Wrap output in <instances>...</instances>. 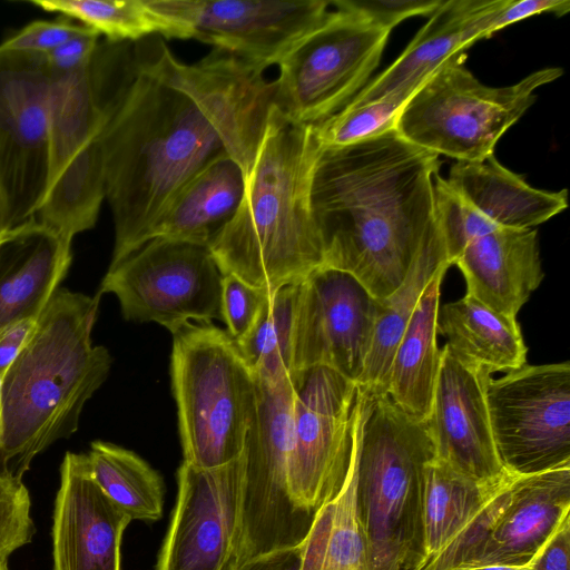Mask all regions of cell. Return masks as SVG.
Segmentation results:
<instances>
[{
	"label": "cell",
	"mask_w": 570,
	"mask_h": 570,
	"mask_svg": "<svg viewBox=\"0 0 570 570\" xmlns=\"http://www.w3.org/2000/svg\"><path fill=\"white\" fill-rule=\"evenodd\" d=\"M124 83L98 140L115 226L110 266L153 238L181 187L228 154L246 175L271 109L273 81L214 49L178 60L159 36L132 42Z\"/></svg>",
	"instance_id": "1"
},
{
	"label": "cell",
	"mask_w": 570,
	"mask_h": 570,
	"mask_svg": "<svg viewBox=\"0 0 570 570\" xmlns=\"http://www.w3.org/2000/svg\"><path fill=\"white\" fill-rule=\"evenodd\" d=\"M440 166L436 154L395 129L321 146L311 209L323 266L351 274L377 301L394 292L420 252L443 239L434 199Z\"/></svg>",
	"instance_id": "2"
},
{
	"label": "cell",
	"mask_w": 570,
	"mask_h": 570,
	"mask_svg": "<svg viewBox=\"0 0 570 570\" xmlns=\"http://www.w3.org/2000/svg\"><path fill=\"white\" fill-rule=\"evenodd\" d=\"M320 148L315 126L273 106L238 208L208 246L223 275L274 293L324 265L311 209Z\"/></svg>",
	"instance_id": "3"
},
{
	"label": "cell",
	"mask_w": 570,
	"mask_h": 570,
	"mask_svg": "<svg viewBox=\"0 0 570 570\" xmlns=\"http://www.w3.org/2000/svg\"><path fill=\"white\" fill-rule=\"evenodd\" d=\"M100 297L57 289L2 377L1 474L22 480L36 455L71 436L106 381L112 357L91 342Z\"/></svg>",
	"instance_id": "4"
},
{
	"label": "cell",
	"mask_w": 570,
	"mask_h": 570,
	"mask_svg": "<svg viewBox=\"0 0 570 570\" xmlns=\"http://www.w3.org/2000/svg\"><path fill=\"white\" fill-rule=\"evenodd\" d=\"M364 392L356 492L367 570H422L423 469L433 444L386 393Z\"/></svg>",
	"instance_id": "5"
},
{
	"label": "cell",
	"mask_w": 570,
	"mask_h": 570,
	"mask_svg": "<svg viewBox=\"0 0 570 570\" xmlns=\"http://www.w3.org/2000/svg\"><path fill=\"white\" fill-rule=\"evenodd\" d=\"M171 334L184 461L202 469L227 464L242 455L255 416V376L235 341L213 322H190Z\"/></svg>",
	"instance_id": "6"
},
{
	"label": "cell",
	"mask_w": 570,
	"mask_h": 570,
	"mask_svg": "<svg viewBox=\"0 0 570 570\" xmlns=\"http://www.w3.org/2000/svg\"><path fill=\"white\" fill-rule=\"evenodd\" d=\"M465 52L444 62L403 107L397 134L409 142L458 161L493 155L501 136L535 101V89L558 79V67L534 71L518 83L489 87L465 67Z\"/></svg>",
	"instance_id": "7"
},
{
	"label": "cell",
	"mask_w": 570,
	"mask_h": 570,
	"mask_svg": "<svg viewBox=\"0 0 570 570\" xmlns=\"http://www.w3.org/2000/svg\"><path fill=\"white\" fill-rule=\"evenodd\" d=\"M390 33L355 12L328 11L278 62L275 107L302 125L335 115L367 85Z\"/></svg>",
	"instance_id": "8"
},
{
	"label": "cell",
	"mask_w": 570,
	"mask_h": 570,
	"mask_svg": "<svg viewBox=\"0 0 570 570\" xmlns=\"http://www.w3.org/2000/svg\"><path fill=\"white\" fill-rule=\"evenodd\" d=\"M292 377L288 488L298 510L314 519L345 481L365 393L356 382L325 366Z\"/></svg>",
	"instance_id": "9"
},
{
	"label": "cell",
	"mask_w": 570,
	"mask_h": 570,
	"mask_svg": "<svg viewBox=\"0 0 570 570\" xmlns=\"http://www.w3.org/2000/svg\"><path fill=\"white\" fill-rule=\"evenodd\" d=\"M256 380L257 405L243 449L242 550L239 564L299 546L313 522L288 488L294 380Z\"/></svg>",
	"instance_id": "10"
},
{
	"label": "cell",
	"mask_w": 570,
	"mask_h": 570,
	"mask_svg": "<svg viewBox=\"0 0 570 570\" xmlns=\"http://www.w3.org/2000/svg\"><path fill=\"white\" fill-rule=\"evenodd\" d=\"M220 272L207 246L154 238L109 267L99 293H112L124 318L155 322L170 333L223 321Z\"/></svg>",
	"instance_id": "11"
},
{
	"label": "cell",
	"mask_w": 570,
	"mask_h": 570,
	"mask_svg": "<svg viewBox=\"0 0 570 570\" xmlns=\"http://www.w3.org/2000/svg\"><path fill=\"white\" fill-rule=\"evenodd\" d=\"M498 456L513 475L570 464V364L523 365L483 377Z\"/></svg>",
	"instance_id": "12"
},
{
	"label": "cell",
	"mask_w": 570,
	"mask_h": 570,
	"mask_svg": "<svg viewBox=\"0 0 570 570\" xmlns=\"http://www.w3.org/2000/svg\"><path fill=\"white\" fill-rule=\"evenodd\" d=\"M49 86L43 55L0 50V190L9 228L36 218L49 187Z\"/></svg>",
	"instance_id": "13"
},
{
	"label": "cell",
	"mask_w": 570,
	"mask_h": 570,
	"mask_svg": "<svg viewBox=\"0 0 570 570\" xmlns=\"http://www.w3.org/2000/svg\"><path fill=\"white\" fill-rule=\"evenodd\" d=\"M243 456L212 469L185 461L156 570H237L242 550Z\"/></svg>",
	"instance_id": "14"
},
{
	"label": "cell",
	"mask_w": 570,
	"mask_h": 570,
	"mask_svg": "<svg viewBox=\"0 0 570 570\" xmlns=\"http://www.w3.org/2000/svg\"><path fill=\"white\" fill-rule=\"evenodd\" d=\"M196 39L265 70L327 16L325 0H149Z\"/></svg>",
	"instance_id": "15"
},
{
	"label": "cell",
	"mask_w": 570,
	"mask_h": 570,
	"mask_svg": "<svg viewBox=\"0 0 570 570\" xmlns=\"http://www.w3.org/2000/svg\"><path fill=\"white\" fill-rule=\"evenodd\" d=\"M377 299L351 274L322 266L298 284L292 376L325 366L358 383L371 348Z\"/></svg>",
	"instance_id": "16"
},
{
	"label": "cell",
	"mask_w": 570,
	"mask_h": 570,
	"mask_svg": "<svg viewBox=\"0 0 570 570\" xmlns=\"http://www.w3.org/2000/svg\"><path fill=\"white\" fill-rule=\"evenodd\" d=\"M515 476L480 482L435 456L431 459L423 469L422 570H459L470 562L503 508Z\"/></svg>",
	"instance_id": "17"
},
{
	"label": "cell",
	"mask_w": 570,
	"mask_h": 570,
	"mask_svg": "<svg viewBox=\"0 0 570 570\" xmlns=\"http://www.w3.org/2000/svg\"><path fill=\"white\" fill-rule=\"evenodd\" d=\"M485 374L462 363L445 344L424 424L438 460L476 481L497 482L510 473L500 462L492 435Z\"/></svg>",
	"instance_id": "18"
},
{
	"label": "cell",
	"mask_w": 570,
	"mask_h": 570,
	"mask_svg": "<svg viewBox=\"0 0 570 570\" xmlns=\"http://www.w3.org/2000/svg\"><path fill=\"white\" fill-rule=\"evenodd\" d=\"M130 521L95 481L87 454L67 452L53 509V570H121Z\"/></svg>",
	"instance_id": "19"
},
{
	"label": "cell",
	"mask_w": 570,
	"mask_h": 570,
	"mask_svg": "<svg viewBox=\"0 0 570 570\" xmlns=\"http://www.w3.org/2000/svg\"><path fill=\"white\" fill-rule=\"evenodd\" d=\"M129 45L107 39L99 41L92 56L78 68L50 73L49 185L66 164L101 132L128 70Z\"/></svg>",
	"instance_id": "20"
},
{
	"label": "cell",
	"mask_w": 570,
	"mask_h": 570,
	"mask_svg": "<svg viewBox=\"0 0 570 570\" xmlns=\"http://www.w3.org/2000/svg\"><path fill=\"white\" fill-rule=\"evenodd\" d=\"M505 0H442L400 57L345 106L395 94L413 95L444 62L487 38L492 14Z\"/></svg>",
	"instance_id": "21"
},
{
	"label": "cell",
	"mask_w": 570,
	"mask_h": 570,
	"mask_svg": "<svg viewBox=\"0 0 570 570\" xmlns=\"http://www.w3.org/2000/svg\"><path fill=\"white\" fill-rule=\"evenodd\" d=\"M446 259L463 274L468 294L510 317L544 277L534 228L495 227L449 249Z\"/></svg>",
	"instance_id": "22"
},
{
	"label": "cell",
	"mask_w": 570,
	"mask_h": 570,
	"mask_svg": "<svg viewBox=\"0 0 570 570\" xmlns=\"http://www.w3.org/2000/svg\"><path fill=\"white\" fill-rule=\"evenodd\" d=\"M568 514L570 464L535 474L517 475L485 541L461 569L528 566Z\"/></svg>",
	"instance_id": "23"
},
{
	"label": "cell",
	"mask_w": 570,
	"mask_h": 570,
	"mask_svg": "<svg viewBox=\"0 0 570 570\" xmlns=\"http://www.w3.org/2000/svg\"><path fill=\"white\" fill-rule=\"evenodd\" d=\"M71 259V242L36 218L0 237V333L38 320Z\"/></svg>",
	"instance_id": "24"
},
{
	"label": "cell",
	"mask_w": 570,
	"mask_h": 570,
	"mask_svg": "<svg viewBox=\"0 0 570 570\" xmlns=\"http://www.w3.org/2000/svg\"><path fill=\"white\" fill-rule=\"evenodd\" d=\"M446 181L476 218L497 227L533 228L568 206L567 189H537L493 155L481 161H456Z\"/></svg>",
	"instance_id": "25"
},
{
	"label": "cell",
	"mask_w": 570,
	"mask_h": 570,
	"mask_svg": "<svg viewBox=\"0 0 570 570\" xmlns=\"http://www.w3.org/2000/svg\"><path fill=\"white\" fill-rule=\"evenodd\" d=\"M244 188L245 173L240 166L228 154L216 157L177 193L151 239L167 238L208 247L236 213Z\"/></svg>",
	"instance_id": "26"
},
{
	"label": "cell",
	"mask_w": 570,
	"mask_h": 570,
	"mask_svg": "<svg viewBox=\"0 0 570 570\" xmlns=\"http://www.w3.org/2000/svg\"><path fill=\"white\" fill-rule=\"evenodd\" d=\"M449 266H442L424 288L394 351L386 394L411 419L425 423L440 367L436 317L441 284Z\"/></svg>",
	"instance_id": "27"
},
{
	"label": "cell",
	"mask_w": 570,
	"mask_h": 570,
	"mask_svg": "<svg viewBox=\"0 0 570 570\" xmlns=\"http://www.w3.org/2000/svg\"><path fill=\"white\" fill-rule=\"evenodd\" d=\"M436 331L462 363L480 372H510L527 364L528 348L517 317L507 316L468 293L439 306Z\"/></svg>",
	"instance_id": "28"
},
{
	"label": "cell",
	"mask_w": 570,
	"mask_h": 570,
	"mask_svg": "<svg viewBox=\"0 0 570 570\" xmlns=\"http://www.w3.org/2000/svg\"><path fill=\"white\" fill-rule=\"evenodd\" d=\"M361 423L345 481L340 492L316 511L301 543V570H367L366 541L356 492Z\"/></svg>",
	"instance_id": "29"
},
{
	"label": "cell",
	"mask_w": 570,
	"mask_h": 570,
	"mask_svg": "<svg viewBox=\"0 0 570 570\" xmlns=\"http://www.w3.org/2000/svg\"><path fill=\"white\" fill-rule=\"evenodd\" d=\"M449 266L443 239L424 247L400 286L377 301L371 348L358 385L371 394L386 393L387 375L394 351L415 306L434 274Z\"/></svg>",
	"instance_id": "30"
},
{
	"label": "cell",
	"mask_w": 570,
	"mask_h": 570,
	"mask_svg": "<svg viewBox=\"0 0 570 570\" xmlns=\"http://www.w3.org/2000/svg\"><path fill=\"white\" fill-rule=\"evenodd\" d=\"M106 199L105 170L98 137L83 146L48 187L36 219L66 239L91 229Z\"/></svg>",
	"instance_id": "31"
},
{
	"label": "cell",
	"mask_w": 570,
	"mask_h": 570,
	"mask_svg": "<svg viewBox=\"0 0 570 570\" xmlns=\"http://www.w3.org/2000/svg\"><path fill=\"white\" fill-rule=\"evenodd\" d=\"M87 456L97 484L131 520L161 518L163 478L139 455L109 442L94 441Z\"/></svg>",
	"instance_id": "32"
},
{
	"label": "cell",
	"mask_w": 570,
	"mask_h": 570,
	"mask_svg": "<svg viewBox=\"0 0 570 570\" xmlns=\"http://www.w3.org/2000/svg\"><path fill=\"white\" fill-rule=\"evenodd\" d=\"M46 12H57L114 42H137L148 37L181 39L180 28L149 0H31Z\"/></svg>",
	"instance_id": "33"
},
{
	"label": "cell",
	"mask_w": 570,
	"mask_h": 570,
	"mask_svg": "<svg viewBox=\"0 0 570 570\" xmlns=\"http://www.w3.org/2000/svg\"><path fill=\"white\" fill-rule=\"evenodd\" d=\"M298 285L274 292L252 327L234 340L257 380L275 383L292 377L293 330Z\"/></svg>",
	"instance_id": "34"
},
{
	"label": "cell",
	"mask_w": 570,
	"mask_h": 570,
	"mask_svg": "<svg viewBox=\"0 0 570 570\" xmlns=\"http://www.w3.org/2000/svg\"><path fill=\"white\" fill-rule=\"evenodd\" d=\"M412 95L395 94L357 106L344 107L315 126L322 147H341L395 129L397 118Z\"/></svg>",
	"instance_id": "35"
},
{
	"label": "cell",
	"mask_w": 570,
	"mask_h": 570,
	"mask_svg": "<svg viewBox=\"0 0 570 570\" xmlns=\"http://www.w3.org/2000/svg\"><path fill=\"white\" fill-rule=\"evenodd\" d=\"M30 495L22 480L0 473V554L9 557L31 542L36 532Z\"/></svg>",
	"instance_id": "36"
},
{
	"label": "cell",
	"mask_w": 570,
	"mask_h": 570,
	"mask_svg": "<svg viewBox=\"0 0 570 570\" xmlns=\"http://www.w3.org/2000/svg\"><path fill=\"white\" fill-rule=\"evenodd\" d=\"M272 294L232 274L223 276L222 316L227 326L226 332L233 340L247 333Z\"/></svg>",
	"instance_id": "37"
},
{
	"label": "cell",
	"mask_w": 570,
	"mask_h": 570,
	"mask_svg": "<svg viewBox=\"0 0 570 570\" xmlns=\"http://www.w3.org/2000/svg\"><path fill=\"white\" fill-rule=\"evenodd\" d=\"M87 29L63 16L52 21H32L1 42L0 50L45 55Z\"/></svg>",
	"instance_id": "38"
},
{
	"label": "cell",
	"mask_w": 570,
	"mask_h": 570,
	"mask_svg": "<svg viewBox=\"0 0 570 570\" xmlns=\"http://www.w3.org/2000/svg\"><path fill=\"white\" fill-rule=\"evenodd\" d=\"M441 2L442 0H336L333 4L392 31L397 23L407 18L431 14Z\"/></svg>",
	"instance_id": "39"
},
{
	"label": "cell",
	"mask_w": 570,
	"mask_h": 570,
	"mask_svg": "<svg viewBox=\"0 0 570 570\" xmlns=\"http://www.w3.org/2000/svg\"><path fill=\"white\" fill-rule=\"evenodd\" d=\"M569 11L570 1L568 0H505L504 4L490 18L487 38L508 26L535 14L551 12L562 17Z\"/></svg>",
	"instance_id": "40"
},
{
	"label": "cell",
	"mask_w": 570,
	"mask_h": 570,
	"mask_svg": "<svg viewBox=\"0 0 570 570\" xmlns=\"http://www.w3.org/2000/svg\"><path fill=\"white\" fill-rule=\"evenodd\" d=\"M100 35L88 28L85 32L45 53L50 73H62L78 68L95 52Z\"/></svg>",
	"instance_id": "41"
},
{
	"label": "cell",
	"mask_w": 570,
	"mask_h": 570,
	"mask_svg": "<svg viewBox=\"0 0 570 570\" xmlns=\"http://www.w3.org/2000/svg\"><path fill=\"white\" fill-rule=\"evenodd\" d=\"M570 514L558 524L534 554L527 570H569Z\"/></svg>",
	"instance_id": "42"
},
{
	"label": "cell",
	"mask_w": 570,
	"mask_h": 570,
	"mask_svg": "<svg viewBox=\"0 0 570 570\" xmlns=\"http://www.w3.org/2000/svg\"><path fill=\"white\" fill-rule=\"evenodd\" d=\"M37 325V320L21 321L0 333V377L16 361Z\"/></svg>",
	"instance_id": "43"
},
{
	"label": "cell",
	"mask_w": 570,
	"mask_h": 570,
	"mask_svg": "<svg viewBox=\"0 0 570 570\" xmlns=\"http://www.w3.org/2000/svg\"><path fill=\"white\" fill-rule=\"evenodd\" d=\"M301 562L299 544L258 556L240 564L237 570H301Z\"/></svg>",
	"instance_id": "44"
},
{
	"label": "cell",
	"mask_w": 570,
	"mask_h": 570,
	"mask_svg": "<svg viewBox=\"0 0 570 570\" xmlns=\"http://www.w3.org/2000/svg\"><path fill=\"white\" fill-rule=\"evenodd\" d=\"M528 566H480V567H472V568H465L460 570H527Z\"/></svg>",
	"instance_id": "45"
},
{
	"label": "cell",
	"mask_w": 570,
	"mask_h": 570,
	"mask_svg": "<svg viewBox=\"0 0 570 570\" xmlns=\"http://www.w3.org/2000/svg\"><path fill=\"white\" fill-rule=\"evenodd\" d=\"M9 229L6 206L0 190V237Z\"/></svg>",
	"instance_id": "46"
},
{
	"label": "cell",
	"mask_w": 570,
	"mask_h": 570,
	"mask_svg": "<svg viewBox=\"0 0 570 570\" xmlns=\"http://www.w3.org/2000/svg\"><path fill=\"white\" fill-rule=\"evenodd\" d=\"M8 558L7 556L0 554V570H9L8 568Z\"/></svg>",
	"instance_id": "47"
},
{
	"label": "cell",
	"mask_w": 570,
	"mask_h": 570,
	"mask_svg": "<svg viewBox=\"0 0 570 570\" xmlns=\"http://www.w3.org/2000/svg\"><path fill=\"white\" fill-rule=\"evenodd\" d=\"M1 383H2V379L0 377V438H1V428H2Z\"/></svg>",
	"instance_id": "48"
}]
</instances>
